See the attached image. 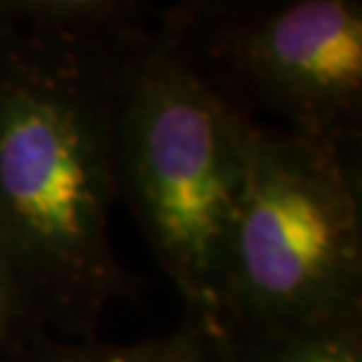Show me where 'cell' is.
I'll return each instance as SVG.
<instances>
[{"label": "cell", "mask_w": 362, "mask_h": 362, "mask_svg": "<svg viewBox=\"0 0 362 362\" xmlns=\"http://www.w3.org/2000/svg\"><path fill=\"white\" fill-rule=\"evenodd\" d=\"M144 10L0 3V243L45 332L94 339L129 292L111 245L120 57Z\"/></svg>", "instance_id": "cell-1"}, {"label": "cell", "mask_w": 362, "mask_h": 362, "mask_svg": "<svg viewBox=\"0 0 362 362\" xmlns=\"http://www.w3.org/2000/svg\"><path fill=\"white\" fill-rule=\"evenodd\" d=\"M118 198L132 207L188 325L219 337L243 177L238 111L163 31L136 21L120 57Z\"/></svg>", "instance_id": "cell-2"}, {"label": "cell", "mask_w": 362, "mask_h": 362, "mask_svg": "<svg viewBox=\"0 0 362 362\" xmlns=\"http://www.w3.org/2000/svg\"><path fill=\"white\" fill-rule=\"evenodd\" d=\"M238 132L243 177L228 243L221 334L360 313V156L243 111Z\"/></svg>", "instance_id": "cell-3"}, {"label": "cell", "mask_w": 362, "mask_h": 362, "mask_svg": "<svg viewBox=\"0 0 362 362\" xmlns=\"http://www.w3.org/2000/svg\"><path fill=\"white\" fill-rule=\"evenodd\" d=\"M158 21L238 111L349 153L360 151L358 0L181 3L158 12Z\"/></svg>", "instance_id": "cell-4"}, {"label": "cell", "mask_w": 362, "mask_h": 362, "mask_svg": "<svg viewBox=\"0 0 362 362\" xmlns=\"http://www.w3.org/2000/svg\"><path fill=\"white\" fill-rule=\"evenodd\" d=\"M212 362H362V310L299 327L209 337Z\"/></svg>", "instance_id": "cell-5"}, {"label": "cell", "mask_w": 362, "mask_h": 362, "mask_svg": "<svg viewBox=\"0 0 362 362\" xmlns=\"http://www.w3.org/2000/svg\"><path fill=\"white\" fill-rule=\"evenodd\" d=\"M19 362H212V346L207 334L188 322L168 337L136 344L40 334L33 339Z\"/></svg>", "instance_id": "cell-6"}, {"label": "cell", "mask_w": 362, "mask_h": 362, "mask_svg": "<svg viewBox=\"0 0 362 362\" xmlns=\"http://www.w3.org/2000/svg\"><path fill=\"white\" fill-rule=\"evenodd\" d=\"M47 334L31 296L0 243V362H19L35 337Z\"/></svg>", "instance_id": "cell-7"}]
</instances>
